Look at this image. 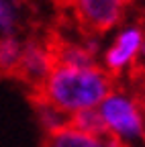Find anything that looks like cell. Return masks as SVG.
<instances>
[{"mask_svg":"<svg viewBox=\"0 0 145 147\" xmlns=\"http://www.w3.org/2000/svg\"><path fill=\"white\" fill-rule=\"evenodd\" d=\"M115 80L98 63H55L43 84L35 90V98L55 106L67 117V121H71L86 110H94L108 94Z\"/></svg>","mask_w":145,"mask_h":147,"instance_id":"obj_1","label":"cell"},{"mask_svg":"<svg viewBox=\"0 0 145 147\" xmlns=\"http://www.w3.org/2000/svg\"><path fill=\"white\" fill-rule=\"evenodd\" d=\"M139 74H145V37L141 45V59H139Z\"/></svg>","mask_w":145,"mask_h":147,"instance_id":"obj_11","label":"cell"},{"mask_svg":"<svg viewBox=\"0 0 145 147\" xmlns=\"http://www.w3.org/2000/svg\"><path fill=\"white\" fill-rule=\"evenodd\" d=\"M143 37L145 23L139 18H125L117 29L108 33V39L100 47L98 65L115 82L133 80L139 76Z\"/></svg>","mask_w":145,"mask_h":147,"instance_id":"obj_3","label":"cell"},{"mask_svg":"<svg viewBox=\"0 0 145 147\" xmlns=\"http://www.w3.org/2000/svg\"><path fill=\"white\" fill-rule=\"evenodd\" d=\"M43 147H123L121 143L108 139L100 133H86L82 129L67 123L59 131L45 135Z\"/></svg>","mask_w":145,"mask_h":147,"instance_id":"obj_6","label":"cell"},{"mask_svg":"<svg viewBox=\"0 0 145 147\" xmlns=\"http://www.w3.org/2000/svg\"><path fill=\"white\" fill-rule=\"evenodd\" d=\"M25 35H10L0 39V76H16Z\"/></svg>","mask_w":145,"mask_h":147,"instance_id":"obj_8","label":"cell"},{"mask_svg":"<svg viewBox=\"0 0 145 147\" xmlns=\"http://www.w3.org/2000/svg\"><path fill=\"white\" fill-rule=\"evenodd\" d=\"M80 29L90 35H108L129 14L131 0H67Z\"/></svg>","mask_w":145,"mask_h":147,"instance_id":"obj_4","label":"cell"},{"mask_svg":"<svg viewBox=\"0 0 145 147\" xmlns=\"http://www.w3.org/2000/svg\"><path fill=\"white\" fill-rule=\"evenodd\" d=\"M94 110L98 117L100 133L108 139L121 143L123 147H131L143 141L145 98L135 82H115L108 94Z\"/></svg>","mask_w":145,"mask_h":147,"instance_id":"obj_2","label":"cell"},{"mask_svg":"<svg viewBox=\"0 0 145 147\" xmlns=\"http://www.w3.org/2000/svg\"><path fill=\"white\" fill-rule=\"evenodd\" d=\"M69 123L74 125V127H78V129H82V131H86V133H100V125H98L96 110H86V113L74 117Z\"/></svg>","mask_w":145,"mask_h":147,"instance_id":"obj_10","label":"cell"},{"mask_svg":"<svg viewBox=\"0 0 145 147\" xmlns=\"http://www.w3.org/2000/svg\"><path fill=\"white\" fill-rule=\"evenodd\" d=\"M35 117H37V125L39 129H43L45 135H51L59 131L61 127H65L69 121L63 113H59V110L55 106H51L39 98H35Z\"/></svg>","mask_w":145,"mask_h":147,"instance_id":"obj_9","label":"cell"},{"mask_svg":"<svg viewBox=\"0 0 145 147\" xmlns=\"http://www.w3.org/2000/svg\"><path fill=\"white\" fill-rule=\"evenodd\" d=\"M135 80H139V82H135V84L139 86V90H141V94H143V98H145V74H139V76H137Z\"/></svg>","mask_w":145,"mask_h":147,"instance_id":"obj_12","label":"cell"},{"mask_svg":"<svg viewBox=\"0 0 145 147\" xmlns=\"http://www.w3.org/2000/svg\"><path fill=\"white\" fill-rule=\"evenodd\" d=\"M14 2H23V0H14Z\"/></svg>","mask_w":145,"mask_h":147,"instance_id":"obj_13","label":"cell"},{"mask_svg":"<svg viewBox=\"0 0 145 147\" xmlns=\"http://www.w3.org/2000/svg\"><path fill=\"white\" fill-rule=\"evenodd\" d=\"M143 143H145V135H143Z\"/></svg>","mask_w":145,"mask_h":147,"instance_id":"obj_14","label":"cell"},{"mask_svg":"<svg viewBox=\"0 0 145 147\" xmlns=\"http://www.w3.org/2000/svg\"><path fill=\"white\" fill-rule=\"evenodd\" d=\"M53 65H55L53 43L49 39H43V37L25 35L23 53H21L19 67H16V76L27 86L37 90L43 84V80L49 76Z\"/></svg>","mask_w":145,"mask_h":147,"instance_id":"obj_5","label":"cell"},{"mask_svg":"<svg viewBox=\"0 0 145 147\" xmlns=\"http://www.w3.org/2000/svg\"><path fill=\"white\" fill-rule=\"evenodd\" d=\"M25 21H27V10L23 2L0 0V39L10 35H23Z\"/></svg>","mask_w":145,"mask_h":147,"instance_id":"obj_7","label":"cell"}]
</instances>
